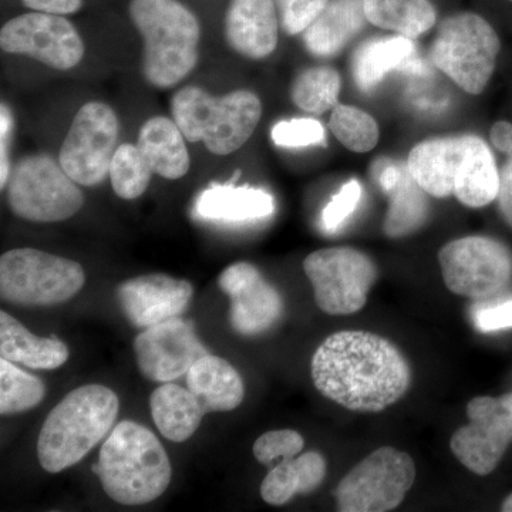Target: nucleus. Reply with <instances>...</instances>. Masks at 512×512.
Listing matches in <instances>:
<instances>
[{"label":"nucleus","mask_w":512,"mask_h":512,"mask_svg":"<svg viewBox=\"0 0 512 512\" xmlns=\"http://www.w3.org/2000/svg\"><path fill=\"white\" fill-rule=\"evenodd\" d=\"M467 417L468 424L451 436V453L471 473L488 476L512 443V393L474 397Z\"/></svg>","instance_id":"4468645a"},{"label":"nucleus","mask_w":512,"mask_h":512,"mask_svg":"<svg viewBox=\"0 0 512 512\" xmlns=\"http://www.w3.org/2000/svg\"><path fill=\"white\" fill-rule=\"evenodd\" d=\"M117 394L103 384H86L67 394L50 412L39 439L37 458L47 473L80 463L113 429L119 416Z\"/></svg>","instance_id":"20e7f679"},{"label":"nucleus","mask_w":512,"mask_h":512,"mask_svg":"<svg viewBox=\"0 0 512 512\" xmlns=\"http://www.w3.org/2000/svg\"><path fill=\"white\" fill-rule=\"evenodd\" d=\"M330 131L340 143L355 153H367L379 143L380 131L376 120L357 107L338 104L329 120Z\"/></svg>","instance_id":"473e14b6"},{"label":"nucleus","mask_w":512,"mask_h":512,"mask_svg":"<svg viewBox=\"0 0 512 512\" xmlns=\"http://www.w3.org/2000/svg\"><path fill=\"white\" fill-rule=\"evenodd\" d=\"M303 271L313 286L316 305L333 316L362 311L379 276L373 259L349 247L312 252L303 261Z\"/></svg>","instance_id":"9b49d317"},{"label":"nucleus","mask_w":512,"mask_h":512,"mask_svg":"<svg viewBox=\"0 0 512 512\" xmlns=\"http://www.w3.org/2000/svg\"><path fill=\"white\" fill-rule=\"evenodd\" d=\"M326 470L325 457L318 451L286 458L266 474L261 484L262 500L279 507L289 503L295 495L311 494L325 480Z\"/></svg>","instance_id":"a878e982"},{"label":"nucleus","mask_w":512,"mask_h":512,"mask_svg":"<svg viewBox=\"0 0 512 512\" xmlns=\"http://www.w3.org/2000/svg\"><path fill=\"white\" fill-rule=\"evenodd\" d=\"M279 15L275 0H231L225 37L239 55L261 60L278 45Z\"/></svg>","instance_id":"6ab92c4d"},{"label":"nucleus","mask_w":512,"mask_h":512,"mask_svg":"<svg viewBox=\"0 0 512 512\" xmlns=\"http://www.w3.org/2000/svg\"><path fill=\"white\" fill-rule=\"evenodd\" d=\"M151 416L165 439L184 443L201 426L205 410L201 400L190 389L174 383H163L150 397Z\"/></svg>","instance_id":"393cba45"},{"label":"nucleus","mask_w":512,"mask_h":512,"mask_svg":"<svg viewBox=\"0 0 512 512\" xmlns=\"http://www.w3.org/2000/svg\"><path fill=\"white\" fill-rule=\"evenodd\" d=\"M367 22L397 35L416 39L436 25L430 0H365Z\"/></svg>","instance_id":"bb28decb"},{"label":"nucleus","mask_w":512,"mask_h":512,"mask_svg":"<svg viewBox=\"0 0 512 512\" xmlns=\"http://www.w3.org/2000/svg\"><path fill=\"white\" fill-rule=\"evenodd\" d=\"M439 262L448 291L473 301L500 295L512 279L510 249L490 237L454 239L441 248Z\"/></svg>","instance_id":"f8f14e48"},{"label":"nucleus","mask_w":512,"mask_h":512,"mask_svg":"<svg viewBox=\"0 0 512 512\" xmlns=\"http://www.w3.org/2000/svg\"><path fill=\"white\" fill-rule=\"evenodd\" d=\"M194 289L188 281L165 274L127 279L117 288L121 311L131 325L147 329L180 318L190 305Z\"/></svg>","instance_id":"a211bd4d"},{"label":"nucleus","mask_w":512,"mask_h":512,"mask_svg":"<svg viewBox=\"0 0 512 512\" xmlns=\"http://www.w3.org/2000/svg\"><path fill=\"white\" fill-rule=\"evenodd\" d=\"M402 171L403 168L394 167V165H390V167L382 171V174H380V184H382L384 191L390 192L396 187L400 177H402Z\"/></svg>","instance_id":"37998d69"},{"label":"nucleus","mask_w":512,"mask_h":512,"mask_svg":"<svg viewBox=\"0 0 512 512\" xmlns=\"http://www.w3.org/2000/svg\"><path fill=\"white\" fill-rule=\"evenodd\" d=\"M282 29L288 35H299L315 22L329 0H276Z\"/></svg>","instance_id":"c9c22d12"},{"label":"nucleus","mask_w":512,"mask_h":512,"mask_svg":"<svg viewBox=\"0 0 512 512\" xmlns=\"http://www.w3.org/2000/svg\"><path fill=\"white\" fill-rule=\"evenodd\" d=\"M511 2H512V0H511Z\"/></svg>","instance_id":"a18cd8bd"},{"label":"nucleus","mask_w":512,"mask_h":512,"mask_svg":"<svg viewBox=\"0 0 512 512\" xmlns=\"http://www.w3.org/2000/svg\"><path fill=\"white\" fill-rule=\"evenodd\" d=\"M311 376L326 399L356 413L389 409L412 383L402 350L365 330H343L323 340L313 353Z\"/></svg>","instance_id":"f257e3e1"},{"label":"nucleus","mask_w":512,"mask_h":512,"mask_svg":"<svg viewBox=\"0 0 512 512\" xmlns=\"http://www.w3.org/2000/svg\"><path fill=\"white\" fill-rule=\"evenodd\" d=\"M235 177V180H237ZM211 184L201 192L195 211L204 220L247 222L269 217L275 210L274 198L261 188L237 187L234 181Z\"/></svg>","instance_id":"aec40b11"},{"label":"nucleus","mask_w":512,"mask_h":512,"mask_svg":"<svg viewBox=\"0 0 512 512\" xmlns=\"http://www.w3.org/2000/svg\"><path fill=\"white\" fill-rule=\"evenodd\" d=\"M340 76L328 66L303 70L292 84L291 97L299 109L309 114L326 113L338 106Z\"/></svg>","instance_id":"c756f323"},{"label":"nucleus","mask_w":512,"mask_h":512,"mask_svg":"<svg viewBox=\"0 0 512 512\" xmlns=\"http://www.w3.org/2000/svg\"><path fill=\"white\" fill-rule=\"evenodd\" d=\"M119 140V119L107 104H84L64 138L59 163L72 180L94 187L107 177Z\"/></svg>","instance_id":"ddd939ff"},{"label":"nucleus","mask_w":512,"mask_h":512,"mask_svg":"<svg viewBox=\"0 0 512 512\" xmlns=\"http://www.w3.org/2000/svg\"><path fill=\"white\" fill-rule=\"evenodd\" d=\"M476 328L481 332H497L512 328V299L474 311Z\"/></svg>","instance_id":"4c0bfd02"},{"label":"nucleus","mask_w":512,"mask_h":512,"mask_svg":"<svg viewBox=\"0 0 512 512\" xmlns=\"http://www.w3.org/2000/svg\"><path fill=\"white\" fill-rule=\"evenodd\" d=\"M389 194V210L383 224V231L387 237H407L429 220L427 192L416 183L409 168H403L399 183Z\"/></svg>","instance_id":"c85d7f7f"},{"label":"nucleus","mask_w":512,"mask_h":512,"mask_svg":"<svg viewBox=\"0 0 512 512\" xmlns=\"http://www.w3.org/2000/svg\"><path fill=\"white\" fill-rule=\"evenodd\" d=\"M22 2L35 12L53 13V15H72L83 5V0H22Z\"/></svg>","instance_id":"ea45409f"},{"label":"nucleus","mask_w":512,"mask_h":512,"mask_svg":"<svg viewBox=\"0 0 512 512\" xmlns=\"http://www.w3.org/2000/svg\"><path fill=\"white\" fill-rule=\"evenodd\" d=\"M154 171L133 144L117 148L110 164V181L113 190L123 200H136L146 192Z\"/></svg>","instance_id":"2f4dec72"},{"label":"nucleus","mask_w":512,"mask_h":512,"mask_svg":"<svg viewBox=\"0 0 512 512\" xmlns=\"http://www.w3.org/2000/svg\"><path fill=\"white\" fill-rule=\"evenodd\" d=\"M218 285L231 299L229 319L239 335H261L284 313L281 293L249 262L229 265L220 275Z\"/></svg>","instance_id":"f3484780"},{"label":"nucleus","mask_w":512,"mask_h":512,"mask_svg":"<svg viewBox=\"0 0 512 512\" xmlns=\"http://www.w3.org/2000/svg\"><path fill=\"white\" fill-rule=\"evenodd\" d=\"M272 140L276 146L301 148L325 144V128L318 120L293 119L279 121L272 128Z\"/></svg>","instance_id":"f704fd0d"},{"label":"nucleus","mask_w":512,"mask_h":512,"mask_svg":"<svg viewBox=\"0 0 512 512\" xmlns=\"http://www.w3.org/2000/svg\"><path fill=\"white\" fill-rule=\"evenodd\" d=\"M501 511L512 512V493L507 495V498H505L503 501V505H501Z\"/></svg>","instance_id":"c03bdc74"},{"label":"nucleus","mask_w":512,"mask_h":512,"mask_svg":"<svg viewBox=\"0 0 512 512\" xmlns=\"http://www.w3.org/2000/svg\"><path fill=\"white\" fill-rule=\"evenodd\" d=\"M367 22L365 0H329L315 22L303 32L312 55L330 57L345 49Z\"/></svg>","instance_id":"412c9836"},{"label":"nucleus","mask_w":512,"mask_h":512,"mask_svg":"<svg viewBox=\"0 0 512 512\" xmlns=\"http://www.w3.org/2000/svg\"><path fill=\"white\" fill-rule=\"evenodd\" d=\"M134 353L141 375L151 382L170 383L187 375L208 350L194 323L180 316L144 329L134 339Z\"/></svg>","instance_id":"dca6fc26"},{"label":"nucleus","mask_w":512,"mask_h":512,"mask_svg":"<svg viewBox=\"0 0 512 512\" xmlns=\"http://www.w3.org/2000/svg\"><path fill=\"white\" fill-rule=\"evenodd\" d=\"M0 46L10 55L32 57L56 70H69L84 55L82 37L62 15L32 12L9 20L0 30Z\"/></svg>","instance_id":"2eb2a0df"},{"label":"nucleus","mask_w":512,"mask_h":512,"mask_svg":"<svg viewBox=\"0 0 512 512\" xmlns=\"http://www.w3.org/2000/svg\"><path fill=\"white\" fill-rule=\"evenodd\" d=\"M407 168L431 197L454 195L470 208H483L497 200V164L490 147L474 134L421 141L410 151Z\"/></svg>","instance_id":"f03ea898"},{"label":"nucleus","mask_w":512,"mask_h":512,"mask_svg":"<svg viewBox=\"0 0 512 512\" xmlns=\"http://www.w3.org/2000/svg\"><path fill=\"white\" fill-rule=\"evenodd\" d=\"M86 284L83 266L33 248L0 258V296L20 306H53L70 301Z\"/></svg>","instance_id":"6e6552de"},{"label":"nucleus","mask_w":512,"mask_h":512,"mask_svg":"<svg viewBox=\"0 0 512 512\" xmlns=\"http://www.w3.org/2000/svg\"><path fill=\"white\" fill-rule=\"evenodd\" d=\"M413 50V40L400 35L365 43L353 57V76L357 86L369 92L382 82L387 73L406 62Z\"/></svg>","instance_id":"cd10ccee"},{"label":"nucleus","mask_w":512,"mask_h":512,"mask_svg":"<svg viewBox=\"0 0 512 512\" xmlns=\"http://www.w3.org/2000/svg\"><path fill=\"white\" fill-rule=\"evenodd\" d=\"M69 348L62 340L39 338L9 313L0 312V356L36 370H53L69 359Z\"/></svg>","instance_id":"b1692460"},{"label":"nucleus","mask_w":512,"mask_h":512,"mask_svg":"<svg viewBox=\"0 0 512 512\" xmlns=\"http://www.w3.org/2000/svg\"><path fill=\"white\" fill-rule=\"evenodd\" d=\"M187 386L208 412H232L244 402V380L222 357L202 356L187 373Z\"/></svg>","instance_id":"4be33fe9"},{"label":"nucleus","mask_w":512,"mask_h":512,"mask_svg":"<svg viewBox=\"0 0 512 512\" xmlns=\"http://www.w3.org/2000/svg\"><path fill=\"white\" fill-rule=\"evenodd\" d=\"M490 140L498 151L512 154V124L508 121H497L490 131Z\"/></svg>","instance_id":"79ce46f5"},{"label":"nucleus","mask_w":512,"mask_h":512,"mask_svg":"<svg viewBox=\"0 0 512 512\" xmlns=\"http://www.w3.org/2000/svg\"><path fill=\"white\" fill-rule=\"evenodd\" d=\"M93 471L104 493L121 505L153 503L173 476L170 458L156 434L128 420L111 430Z\"/></svg>","instance_id":"7ed1b4c3"},{"label":"nucleus","mask_w":512,"mask_h":512,"mask_svg":"<svg viewBox=\"0 0 512 512\" xmlns=\"http://www.w3.org/2000/svg\"><path fill=\"white\" fill-rule=\"evenodd\" d=\"M305 447V440L298 431L272 430L262 434L254 444V456L258 463L272 466L276 460L299 456Z\"/></svg>","instance_id":"72a5a7b5"},{"label":"nucleus","mask_w":512,"mask_h":512,"mask_svg":"<svg viewBox=\"0 0 512 512\" xmlns=\"http://www.w3.org/2000/svg\"><path fill=\"white\" fill-rule=\"evenodd\" d=\"M416 464L404 451L380 447L340 480L335 491L342 512L396 510L416 481Z\"/></svg>","instance_id":"9d476101"},{"label":"nucleus","mask_w":512,"mask_h":512,"mask_svg":"<svg viewBox=\"0 0 512 512\" xmlns=\"http://www.w3.org/2000/svg\"><path fill=\"white\" fill-rule=\"evenodd\" d=\"M497 200L501 214L512 227V154L500 173Z\"/></svg>","instance_id":"58836bf2"},{"label":"nucleus","mask_w":512,"mask_h":512,"mask_svg":"<svg viewBox=\"0 0 512 512\" xmlns=\"http://www.w3.org/2000/svg\"><path fill=\"white\" fill-rule=\"evenodd\" d=\"M10 127H12V119H10L9 110L5 104L2 106V117H0V187L5 188L8 184L10 168L8 157V143Z\"/></svg>","instance_id":"a19ab883"},{"label":"nucleus","mask_w":512,"mask_h":512,"mask_svg":"<svg viewBox=\"0 0 512 512\" xmlns=\"http://www.w3.org/2000/svg\"><path fill=\"white\" fill-rule=\"evenodd\" d=\"M171 110L188 141H202L215 156H228L254 134L261 120L262 103L249 90L214 97L200 87L187 86L175 94Z\"/></svg>","instance_id":"423d86ee"},{"label":"nucleus","mask_w":512,"mask_h":512,"mask_svg":"<svg viewBox=\"0 0 512 512\" xmlns=\"http://www.w3.org/2000/svg\"><path fill=\"white\" fill-rule=\"evenodd\" d=\"M500 37L477 13L448 16L431 45V62L468 94H480L493 76Z\"/></svg>","instance_id":"0eeeda50"},{"label":"nucleus","mask_w":512,"mask_h":512,"mask_svg":"<svg viewBox=\"0 0 512 512\" xmlns=\"http://www.w3.org/2000/svg\"><path fill=\"white\" fill-rule=\"evenodd\" d=\"M130 18L143 36L147 82L168 89L184 80L198 62L197 18L177 0H131Z\"/></svg>","instance_id":"39448f33"},{"label":"nucleus","mask_w":512,"mask_h":512,"mask_svg":"<svg viewBox=\"0 0 512 512\" xmlns=\"http://www.w3.org/2000/svg\"><path fill=\"white\" fill-rule=\"evenodd\" d=\"M46 387L42 380L13 365V362L0 359V414L28 412L43 402Z\"/></svg>","instance_id":"7c9ffc66"},{"label":"nucleus","mask_w":512,"mask_h":512,"mask_svg":"<svg viewBox=\"0 0 512 512\" xmlns=\"http://www.w3.org/2000/svg\"><path fill=\"white\" fill-rule=\"evenodd\" d=\"M362 192V184L357 180H350L343 185L322 212L323 228L329 232L338 231L356 211L362 200Z\"/></svg>","instance_id":"e433bc0d"},{"label":"nucleus","mask_w":512,"mask_h":512,"mask_svg":"<svg viewBox=\"0 0 512 512\" xmlns=\"http://www.w3.org/2000/svg\"><path fill=\"white\" fill-rule=\"evenodd\" d=\"M185 140L187 138L174 120L153 117L140 128L137 147L154 173L167 180H178L190 170V154Z\"/></svg>","instance_id":"5701e85b"},{"label":"nucleus","mask_w":512,"mask_h":512,"mask_svg":"<svg viewBox=\"0 0 512 512\" xmlns=\"http://www.w3.org/2000/svg\"><path fill=\"white\" fill-rule=\"evenodd\" d=\"M6 188L12 211L30 222L69 220L84 204L76 181L47 154L22 158L10 171Z\"/></svg>","instance_id":"1a4fd4ad"}]
</instances>
